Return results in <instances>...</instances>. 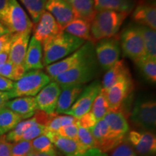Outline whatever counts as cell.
Listing matches in <instances>:
<instances>
[{
	"mask_svg": "<svg viewBox=\"0 0 156 156\" xmlns=\"http://www.w3.org/2000/svg\"><path fill=\"white\" fill-rule=\"evenodd\" d=\"M45 10L54 17L62 30L68 23L77 18L73 9L66 0H47Z\"/></svg>",
	"mask_w": 156,
	"mask_h": 156,
	"instance_id": "17",
	"label": "cell"
},
{
	"mask_svg": "<svg viewBox=\"0 0 156 156\" xmlns=\"http://www.w3.org/2000/svg\"><path fill=\"white\" fill-rule=\"evenodd\" d=\"M60 92L59 84L51 80L35 97L38 110L48 114L55 112Z\"/></svg>",
	"mask_w": 156,
	"mask_h": 156,
	"instance_id": "14",
	"label": "cell"
},
{
	"mask_svg": "<svg viewBox=\"0 0 156 156\" xmlns=\"http://www.w3.org/2000/svg\"><path fill=\"white\" fill-rule=\"evenodd\" d=\"M97 121L90 111L89 112L86 113V114L83 115L82 116L77 118V120H76V124L78 126L89 130L91 128H93L95 125Z\"/></svg>",
	"mask_w": 156,
	"mask_h": 156,
	"instance_id": "42",
	"label": "cell"
},
{
	"mask_svg": "<svg viewBox=\"0 0 156 156\" xmlns=\"http://www.w3.org/2000/svg\"><path fill=\"white\" fill-rule=\"evenodd\" d=\"M5 107L18 115L22 119H28L34 116L38 111L35 97H19L8 101Z\"/></svg>",
	"mask_w": 156,
	"mask_h": 156,
	"instance_id": "22",
	"label": "cell"
},
{
	"mask_svg": "<svg viewBox=\"0 0 156 156\" xmlns=\"http://www.w3.org/2000/svg\"><path fill=\"white\" fill-rule=\"evenodd\" d=\"M11 43L7 45L4 49L0 52V66L3 65L4 64H5L6 62L9 61V51H10V46H11Z\"/></svg>",
	"mask_w": 156,
	"mask_h": 156,
	"instance_id": "46",
	"label": "cell"
},
{
	"mask_svg": "<svg viewBox=\"0 0 156 156\" xmlns=\"http://www.w3.org/2000/svg\"><path fill=\"white\" fill-rule=\"evenodd\" d=\"M101 89L102 85L99 81H95L87 86H85L71 108L63 114L69 115L77 119L89 112L95 98Z\"/></svg>",
	"mask_w": 156,
	"mask_h": 156,
	"instance_id": "12",
	"label": "cell"
},
{
	"mask_svg": "<svg viewBox=\"0 0 156 156\" xmlns=\"http://www.w3.org/2000/svg\"><path fill=\"white\" fill-rule=\"evenodd\" d=\"M77 142L79 145L86 148L97 147L94 138L90 131L77 125Z\"/></svg>",
	"mask_w": 156,
	"mask_h": 156,
	"instance_id": "37",
	"label": "cell"
},
{
	"mask_svg": "<svg viewBox=\"0 0 156 156\" xmlns=\"http://www.w3.org/2000/svg\"><path fill=\"white\" fill-rule=\"evenodd\" d=\"M120 44L124 55L134 62L145 56L143 41L136 25H129L123 30Z\"/></svg>",
	"mask_w": 156,
	"mask_h": 156,
	"instance_id": "8",
	"label": "cell"
},
{
	"mask_svg": "<svg viewBox=\"0 0 156 156\" xmlns=\"http://www.w3.org/2000/svg\"><path fill=\"white\" fill-rule=\"evenodd\" d=\"M51 81V77L41 69L30 70L26 72L20 79L15 82L12 89L7 93L9 98L34 97Z\"/></svg>",
	"mask_w": 156,
	"mask_h": 156,
	"instance_id": "3",
	"label": "cell"
},
{
	"mask_svg": "<svg viewBox=\"0 0 156 156\" xmlns=\"http://www.w3.org/2000/svg\"><path fill=\"white\" fill-rule=\"evenodd\" d=\"M20 2L30 15L33 23L36 24L45 11V6L47 0H20Z\"/></svg>",
	"mask_w": 156,
	"mask_h": 156,
	"instance_id": "33",
	"label": "cell"
},
{
	"mask_svg": "<svg viewBox=\"0 0 156 156\" xmlns=\"http://www.w3.org/2000/svg\"><path fill=\"white\" fill-rule=\"evenodd\" d=\"M44 134L49 138L53 145L64 156H108L98 147H84L77 142L60 136L56 132L46 129Z\"/></svg>",
	"mask_w": 156,
	"mask_h": 156,
	"instance_id": "7",
	"label": "cell"
},
{
	"mask_svg": "<svg viewBox=\"0 0 156 156\" xmlns=\"http://www.w3.org/2000/svg\"><path fill=\"white\" fill-rule=\"evenodd\" d=\"M27 156H58V155L56 151L47 152V153H39V152L33 151Z\"/></svg>",
	"mask_w": 156,
	"mask_h": 156,
	"instance_id": "48",
	"label": "cell"
},
{
	"mask_svg": "<svg viewBox=\"0 0 156 156\" xmlns=\"http://www.w3.org/2000/svg\"><path fill=\"white\" fill-rule=\"evenodd\" d=\"M90 131L94 138L96 147L103 153H106L119 145L110 137L108 124L103 119L98 121Z\"/></svg>",
	"mask_w": 156,
	"mask_h": 156,
	"instance_id": "18",
	"label": "cell"
},
{
	"mask_svg": "<svg viewBox=\"0 0 156 156\" xmlns=\"http://www.w3.org/2000/svg\"><path fill=\"white\" fill-rule=\"evenodd\" d=\"M15 82L0 75V91L9 92L12 89Z\"/></svg>",
	"mask_w": 156,
	"mask_h": 156,
	"instance_id": "44",
	"label": "cell"
},
{
	"mask_svg": "<svg viewBox=\"0 0 156 156\" xmlns=\"http://www.w3.org/2000/svg\"><path fill=\"white\" fill-rule=\"evenodd\" d=\"M133 81L129 71L119 78L116 83L106 91L108 111H119L123 103L133 90Z\"/></svg>",
	"mask_w": 156,
	"mask_h": 156,
	"instance_id": "10",
	"label": "cell"
},
{
	"mask_svg": "<svg viewBox=\"0 0 156 156\" xmlns=\"http://www.w3.org/2000/svg\"><path fill=\"white\" fill-rule=\"evenodd\" d=\"M13 37H14V34H11V33H8V34H6L5 35H3V36H0V52H1L9 44V43L12 42Z\"/></svg>",
	"mask_w": 156,
	"mask_h": 156,
	"instance_id": "45",
	"label": "cell"
},
{
	"mask_svg": "<svg viewBox=\"0 0 156 156\" xmlns=\"http://www.w3.org/2000/svg\"><path fill=\"white\" fill-rule=\"evenodd\" d=\"M142 38L145 56L156 58V31L146 26L136 25Z\"/></svg>",
	"mask_w": 156,
	"mask_h": 156,
	"instance_id": "28",
	"label": "cell"
},
{
	"mask_svg": "<svg viewBox=\"0 0 156 156\" xmlns=\"http://www.w3.org/2000/svg\"><path fill=\"white\" fill-rule=\"evenodd\" d=\"M90 112L95 116L97 122L103 119L106 113L108 112V103L107 101L106 92L103 87L95 98L91 107Z\"/></svg>",
	"mask_w": 156,
	"mask_h": 156,
	"instance_id": "30",
	"label": "cell"
},
{
	"mask_svg": "<svg viewBox=\"0 0 156 156\" xmlns=\"http://www.w3.org/2000/svg\"><path fill=\"white\" fill-rule=\"evenodd\" d=\"M63 30L85 41H91L90 23L83 19L79 17L74 19L64 27Z\"/></svg>",
	"mask_w": 156,
	"mask_h": 156,
	"instance_id": "25",
	"label": "cell"
},
{
	"mask_svg": "<svg viewBox=\"0 0 156 156\" xmlns=\"http://www.w3.org/2000/svg\"><path fill=\"white\" fill-rule=\"evenodd\" d=\"M96 12L111 10L129 14L135 7L134 0H93Z\"/></svg>",
	"mask_w": 156,
	"mask_h": 156,
	"instance_id": "24",
	"label": "cell"
},
{
	"mask_svg": "<svg viewBox=\"0 0 156 156\" xmlns=\"http://www.w3.org/2000/svg\"><path fill=\"white\" fill-rule=\"evenodd\" d=\"M95 52L100 67L107 71L119 60L120 43L115 36L101 39L95 44Z\"/></svg>",
	"mask_w": 156,
	"mask_h": 156,
	"instance_id": "9",
	"label": "cell"
},
{
	"mask_svg": "<svg viewBox=\"0 0 156 156\" xmlns=\"http://www.w3.org/2000/svg\"><path fill=\"white\" fill-rule=\"evenodd\" d=\"M56 133L62 137L77 142V125L76 122L62 126L58 129Z\"/></svg>",
	"mask_w": 156,
	"mask_h": 156,
	"instance_id": "41",
	"label": "cell"
},
{
	"mask_svg": "<svg viewBox=\"0 0 156 156\" xmlns=\"http://www.w3.org/2000/svg\"><path fill=\"white\" fill-rule=\"evenodd\" d=\"M24 67L26 72L34 69H42L44 67L42 44L34 36H32L29 41L25 58Z\"/></svg>",
	"mask_w": 156,
	"mask_h": 156,
	"instance_id": "23",
	"label": "cell"
},
{
	"mask_svg": "<svg viewBox=\"0 0 156 156\" xmlns=\"http://www.w3.org/2000/svg\"><path fill=\"white\" fill-rule=\"evenodd\" d=\"M77 119L69 115H58L56 112L51 114L49 120L45 125L46 129L48 131L56 132L62 126L67 124L75 123Z\"/></svg>",
	"mask_w": 156,
	"mask_h": 156,
	"instance_id": "32",
	"label": "cell"
},
{
	"mask_svg": "<svg viewBox=\"0 0 156 156\" xmlns=\"http://www.w3.org/2000/svg\"><path fill=\"white\" fill-rule=\"evenodd\" d=\"M30 33L14 34L9 51V61L15 65L24 67L25 58L30 39Z\"/></svg>",
	"mask_w": 156,
	"mask_h": 156,
	"instance_id": "19",
	"label": "cell"
},
{
	"mask_svg": "<svg viewBox=\"0 0 156 156\" xmlns=\"http://www.w3.org/2000/svg\"><path fill=\"white\" fill-rule=\"evenodd\" d=\"M128 15L127 13L111 10L96 12L90 23L91 42L95 44L101 39L114 37Z\"/></svg>",
	"mask_w": 156,
	"mask_h": 156,
	"instance_id": "2",
	"label": "cell"
},
{
	"mask_svg": "<svg viewBox=\"0 0 156 156\" xmlns=\"http://www.w3.org/2000/svg\"><path fill=\"white\" fill-rule=\"evenodd\" d=\"M12 143L6 140L5 134L0 135V156H12Z\"/></svg>",
	"mask_w": 156,
	"mask_h": 156,
	"instance_id": "43",
	"label": "cell"
},
{
	"mask_svg": "<svg viewBox=\"0 0 156 156\" xmlns=\"http://www.w3.org/2000/svg\"><path fill=\"white\" fill-rule=\"evenodd\" d=\"M146 79L152 83L156 82V58L147 56L140 58L135 62Z\"/></svg>",
	"mask_w": 156,
	"mask_h": 156,
	"instance_id": "31",
	"label": "cell"
},
{
	"mask_svg": "<svg viewBox=\"0 0 156 156\" xmlns=\"http://www.w3.org/2000/svg\"><path fill=\"white\" fill-rule=\"evenodd\" d=\"M112 156H137L131 144L127 140H123L117 147L114 148Z\"/></svg>",
	"mask_w": 156,
	"mask_h": 156,
	"instance_id": "40",
	"label": "cell"
},
{
	"mask_svg": "<svg viewBox=\"0 0 156 156\" xmlns=\"http://www.w3.org/2000/svg\"><path fill=\"white\" fill-rule=\"evenodd\" d=\"M131 120L135 125L144 129L145 131H154L156 126L155 101H137L132 112Z\"/></svg>",
	"mask_w": 156,
	"mask_h": 156,
	"instance_id": "11",
	"label": "cell"
},
{
	"mask_svg": "<svg viewBox=\"0 0 156 156\" xmlns=\"http://www.w3.org/2000/svg\"><path fill=\"white\" fill-rule=\"evenodd\" d=\"M85 41L63 30L42 43L44 67L70 55L85 44Z\"/></svg>",
	"mask_w": 156,
	"mask_h": 156,
	"instance_id": "1",
	"label": "cell"
},
{
	"mask_svg": "<svg viewBox=\"0 0 156 156\" xmlns=\"http://www.w3.org/2000/svg\"><path fill=\"white\" fill-rule=\"evenodd\" d=\"M96 56L93 55L73 69L52 78L59 85H85L96 77L99 73Z\"/></svg>",
	"mask_w": 156,
	"mask_h": 156,
	"instance_id": "4",
	"label": "cell"
},
{
	"mask_svg": "<svg viewBox=\"0 0 156 156\" xmlns=\"http://www.w3.org/2000/svg\"><path fill=\"white\" fill-rule=\"evenodd\" d=\"M22 120L10 109L4 107L0 110V135H4L11 131Z\"/></svg>",
	"mask_w": 156,
	"mask_h": 156,
	"instance_id": "29",
	"label": "cell"
},
{
	"mask_svg": "<svg viewBox=\"0 0 156 156\" xmlns=\"http://www.w3.org/2000/svg\"><path fill=\"white\" fill-rule=\"evenodd\" d=\"M25 73L24 67L16 66L9 61L0 66V75L12 81H17Z\"/></svg>",
	"mask_w": 156,
	"mask_h": 156,
	"instance_id": "35",
	"label": "cell"
},
{
	"mask_svg": "<svg viewBox=\"0 0 156 156\" xmlns=\"http://www.w3.org/2000/svg\"><path fill=\"white\" fill-rule=\"evenodd\" d=\"M31 145L33 151L39 153H47L55 151L53 143L46 134H42L33 140L31 141Z\"/></svg>",
	"mask_w": 156,
	"mask_h": 156,
	"instance_id": "36",
	"label": "cell"
},
{
	"mask_svg": "<svg viewBox=\"0 0 156 156\" xmlns=\"http://www.w3.org/2000/svg\"><path fill=\"white\" fill-rule=\"evenodd\" d=\"M33 36L42 44L46 39L62 32L63 30L54 17L45 10L41 15L38 22L33 26Z\"/></svg>",
	"mask_w": 156,
	"mask_h": 156,
	"instance_id": "15",
	"label": "cell"
},
{
	"mask_svg": "<svg viewBox=\"0 0 156 156\" xmlns=\"http://www.w3.org/2000/svg\"><path fill=\"white\" fill-rule=\"evenodd\" d=\"M36 122V121L34 116L28 119L20 121L11 131L8 132V134H6V140L9 142L20 141L24 132Z\"/></svg>",
	"mask_w": 156,
	"mask_h": 156,
	"instance_id": "34",
	"label": "cell"
},
{
	"mask_svg": "<svg viewBox=\"0 0 156 156\" xmlns=\"http://www.w3.org/2000/svg\"><path fill=\"white\" fill-rule=\"evenodd\" d=\"M0 22L13 34H31L34 26L32 20L17 0H9Z\"/></svg>",
	"mask_w": 156,
	"mask_h": 156,
	"instance_id": "5",
	"label": "cell"
},
{
	"mask_svg": "<svg viewBox=\"0 0 156 156\" xmlns=\"http://www.w3.org/2000/svg\"><path fill=\"white\" fill-rule=\"evenodd\" d=\"M109 129L110 137L119 145L129 131V124L122 111H108L103 117Z\"/></svg>",
	"mask_w": 156,
	"mask_h": 156,
	"instance_id": "16",
	"label": "cell"
},
{
	"mask_svg": "<svg viewBox=\"0 0 156 156\" xmlns=\"http://www.w3.org/2000/svg\"><path fill=\"white\" fill-rule=\"evenodd\" d=\"M95 54V44L91 41H85L81 47L73 54L55 63L46 66V74L52 79L60 74L73 69Z\"/></svg>",
	"mask_w": 156,
	"mask_h": 156,
	"instance_id": "6",
	"label": "cell"
},
{
	"mask_svg": "<svg viewBox=\"0 0 156 156\" xmlns=\"http://www.w3.org/2000/svg\"><path fill=\"white\" fill-rule=\"evenodd\" d=\"M9 0H0V19L2 17V15L8 6Z\"/></svg>",
	"mask_w": 156,
	"mask_h": 156,
	"instance_id": "49",
	"label": "cell"
},
{
	"mask_svg": "<svg viewBox=\"0 0 156 156\" xmlns=\"http://www.w3.org/2000/svg\"><path fill=\"white\" fill-rule=\"evenodd\" d=\"M132 19L137 25L156 29V7L155 3L142 2L134 7Z\"/></svg>",
	"mask_w": 156,
	"mask_h": 156,
	"instance_id": "21",
	"label": "cell"
},
{
	"mask_svg": "<svg viewBox=\"0 0 156 156\" xmlns=\"http://www.w3.org/2000/svg\"><path fill=\"white\" fill-rule=\"evenodd\" d=\"M11 143L12 156H27L33 151L31 141L20 140Z\"/></svg>",
	"mask_w": 156,
	"mask_h": 156,
	"instance_id": "38",
	"label": "cell"
},
{
	"mask_svg": "<svg viewBox=\"0 0 156 156\" xmlns=\"http://www.w3.org/2000/svg\"><path fill=\"white\" fill-rule=\"evenodd\" d=\"M9 97L7 92H2L0 91V110L5 107L6 103L9 100Z\"/></svg>",
	"mask_w": 156,
	"mask_h": 156,
	"instance_id": "47",
	"label": "cell"
},
{
	"mask_svg": "<svg viewBox=\"0 0 156 156\" xmlns=\"http://www.w3.org/2000/svg\"><path fill=\"white\" fill-rule=\"evenodd\" d=\"M127 141L133 147L136 155L153 156L156 152V137L152 132L131 131L129 132Z\"/></svg>",
	"mask_w": 156,
	"mask_h": 156,
	"instance_id": "13",
	"label": "cell"
},
{
	"mask_svg": "<svg viewBox=\"0 0 156 156\" xmlns=\"http://www.w3.org/2000/svg\"><path fill=\"white\" fill-rule=\"evenodd\" d=\"M9 30H7V28H6V27L2 23L0 22V36H3V35H5L6 34H8Z\"/></svg>",
	"mask_w": 156,
	"mask_h": 156,
	"instance_id": "50",
	"label": "cell"
},
{
	"mask_svg": "<svg viewBox=\"0 0 156 156\" xmlns=\"http://www.w3.org/2000/svg\"><path fill=\"white\" fill-rule=\"evenodd\" d=\"M73 9L77 17L91 23L96 10L93 0H66Z\"/></svg>",
	"mask_w": 156,
	"mask_h": 156,
	"instance_id": "26",
	"label": "cell"
},
{
	"mask_svg": "<svg viewBox=\"0 0 156 156\" xmlns=\"http://www.w3.org/2000/svg\"><path fill=\"white\" fill-rule=\"evenodd\" d=\"M60 87L61 92L55 112L58 114H63L74 104L85 87V85H60Z\"/></svg>",
	"mask_w": 156,
	"mask_h": 156,
	"instance_id": "20",
	"label": "cell"
},
{
	"mask_svg": "<svg viewBox=\"0 0 156 156\" xmlns=\"http://www.w3.org/2000/svg\"><path fill=\"white\" fill-rule=\"evenodd\" d=\"M129 71L125 62L123 60H119L114 66L106 71L103 76L102 80V87L105 90L110 88L123 75Z\"/></svg>",
	"mask_w": 156,
	"mask_h": 156,
	"instance_id": "27",
	"label": "cell"
},
{
	"mask_svg": "<svg viewBox=\"0 0 156 156\" xmlns=\"http://www.w3.org/2000/svg\"><path fill=\"white\" fill-rule=\"evenodd\" d=\"M45 131H46L45 126L36 122L24 132L22 138H21V140L32 141L33 140L36 139L38 136L44 134Z\"/></svg>",
	"mask_w": 156,
	"mask_h": 156,
	"instance_id": "39",
	"label": "cell"
}]
</instances>
